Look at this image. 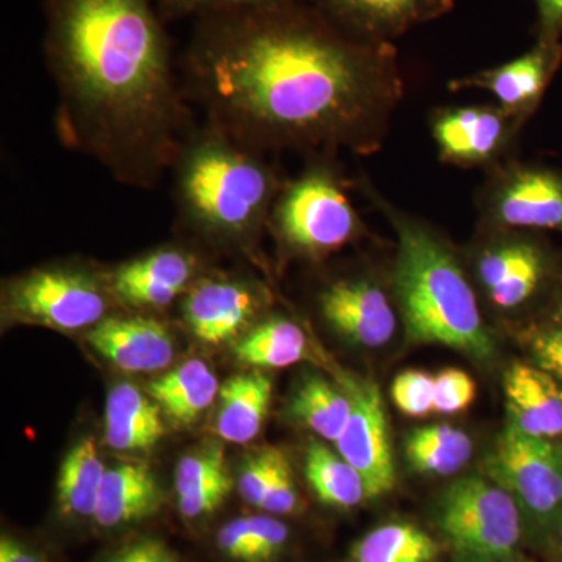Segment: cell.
Segmentation results:
<instances>
[{"label":"cell","mask_w":562,"mask_h":562,"mask_svg":"<svg viewBox=\"0 0 562 562\" xmlns=\"http://www.w3.org/2000/svg\"><path fill=\"white\" fill-rule=\"evenodd\" d=\"M181 81L206 124L306 158L382 149L405 88L392 44L350 38L308 2L199 18Z\"/></svg>","instance_id":"obj_1"},{"label":"cell","mask_w":562,"mask_h":562,"mask_svg":"<svg viewBox=\"0 0 562 562\" xmlns=\"http://www.w3.org/2000/svg\"><path fill=\"white\" fill-rule=\"evenodd\" d=\"M55 135L124 187L155 190L199 127L157 0H44Z\"/></svg>","instance_id":"obj_2"},{"label":"cell","mask_w":562,"mask_h":562,"mask_svg":"<svg viewBox=\"0 0 562 562\" xmlns=\"http://www.w3.org/2000/svg\"><path fill=\"white\" fill-rule=\"evenodd\" d=\"M395 233L391 284L406 342L449 347L479 361L495 346L464 261L430 222L392 203L371 180L355 181Z\"/></svg>","instance_id":"obj_3"},{"label":"cell","mask_w":562,"mask_h":562,"mask_svg":"<svg viewBox=\"0 0 562 562\" xmlns=\"http://www.w3.org/2000/svg\"><path fill=\"white\" fill-rule=\"evenodd\" d=\"M177 224L194 241L250 250L268 232L284 179L271 155L202 122L172 168Z\"/></svg>","instance_id":"obj_4"},{"label":"cell","mask_w":562,"mask_h":562,"mask_svg":"<svg viewBox=\"0 0 562 562\" xmlns=\"http://www.w3.org/2000/svg\"><path fill=\"white\" fill-rule=\"evenodd\" d=\"M349 187L335 157H310L294 179L284 181L272 206L268 232L280 250L321 261L360 241L366 224Z\"/></svg>","instance_id":"obj_5"},{"label":"cell","mask_w":562,"mask_h":562,"mask_svg":"<svg viewBox=\"0 0 562 562\" xmlns=\"http://www.w3.org/2000/svg\"><path fill=\"white\" fill-rule=\"evenodd\" d=\"M114 306L109 271L85 261L52 262L3 281V324L88 331Z\"/></svg>","instance_id":"obj_6"},{"label":"cell","mask_w":562,"mask_h":562,"mask_svg":"<svg viewBox=\"0 0 562 562\" xmlns=\"http://www.w3.org/2000/svg\"><path fill=\"white\" fill-rule=\"evenodd\" d=\"M435 522L452 562H508L527 531L513 495L476 473L454 480L442 492Z\"/></svg>","instance_id":"obj_7"},{"label":"cell","mask_w":562,"mask_h":562,"mask_svg":"<svg viewBox=\"0 0 562 562\" xmlns=\"http://www.w3.org/2000/svg\"><path fill=\"white\" fill-rule=\"evenodd\" d=\"M487 475L519 505L525 530L539 539L557 538L562 525V446L535 438L512 424L495 442Z\"/></svg>","instance_id":"obj_8"},{"label":"cell","mask_w":562,"mask_h":562,"mask_svg":"<svg viewBox=\"0 0 562 562\" xmlns=\"http://www.w3.org/2000/svg\"><path fill=\"white\" fill-rule=\"evenodd\" d=\"M480 228V227H479ZM472 283L498 313H517L549 286L554 261L535 232L480 228L472 249ZM469 272V271H468Z\"/></svg>","instance_id":"obj_9"},{"label":"cell","mask_w":562,"mask_h":562,"mask_svg":"<svg viewBox=\"0 0 562 562\" xmlns=\"http://www.w3.org/2000/svg\"><path fill=\"white\" fill-rule=\"evenodd\" d=\"M475 203L480 228L562 233V169L512 158L486 172Z\"/></svg>","instance_id":"obj_10"},{"label":"cell","mask_w":562,"mask_h":562,"mask_svg":"<svg viewBox=\"0 0 562 562\" xmlns=\"http://www.w3.org/2000/svg\"><path fill=\"white\" fill-rule=\"evenodd\" d=\"M430 133L439 160L490 172L512 160L524 122L497 103L447 105L431 110Z\"/></svg>","instance_id":"obj_11"},{"label":"cell","mask_w":562,"mask_h":562,"mask_svg":"<svg viewBox=\"0 0 562 562\" xmlns=\"http://www.w3.org/2000/svg\"><path fill=\"white\" fill-rule=\"evenodd\" d=\"M271 303L268 288L239 276L206 272L179 302L181 322L209 346L236 342L265 317Z\"/></svg>","instance_id":"obj_12"},{"label":"cell","mask_w":562,"mask_h":562,"mask_svg":"<svg viewBox=\"0 0 562 562\" xmlns=\"http://www.w3.org/2000/svg\"><path fill=\"white\" fill-rule=\"evenodd\" d=\"M316 310L339 338L364 349H379L391 342L401 317L391 281L383 284L369 273L328 281L317 292Z\"/></svg>","instance_id":"obj_13"},{"label":"cell","mask_w":562,"mask_h":562,"mask_svg":"<svg viewBox=\"0 0 562 562\" xmlns=\"http://www.w3.org/2000/svg\"><path fill=\"white\" fill-rule=\"evenodd\" d=\"M206 272L194 246L169 243L121 262L110 269L109 277L117 305L151 314L180 302Z\"/></svg>","instance_id":"obj_14"},{"label":"cell","mask_w":562,"mask_h":562,"mask_svg":"<svg viewBox=\"0 0 562 562\" xmlns=\"http://www.w3.org/2000/svg\"><path fill=\"white\" fill-rule=\"evenodd\" d=\"M342 390L349 395L351 413L336 449L364 480L369 501L394 490L395 464L390 422L379 384L372 379L344 375Z\"/></svg>","instance_id":"obj_15"},{"label":"cell","mask_w":562,"mask_h":562,"mask_svg":"<svg viewBox=\"0 0 562 562\" xmlns=\"http://www.w3.org/2000/svg\"><path fill=\"white\" fill-rule=\"evenodd\" d=\"M562 63L560 41L538 40L535 46L513 60L449 81V90L490 92L501 109L527 124L541 105Z\"/></svg>","instance_id":"obj_16"},{"label":"cell","mask_w":562,"mask_h":562,"mask_svg":"<svg viewBox=\"0 0 562 562\" xmlns=\"http://www.w3.org/2000/svg\"><path fill=\"white\" fill-rule=\"evenodd\" d=\"M338 31L369 44H392L417 25L438 20L453 0H308Z\"/></svg>","instance_id":"obj_17"},{"label":"cell","mask_w":562,"mask_h":562,"mask_svg":"<svg viewBox=\"0 0 562 562\" xmlns=\"http://www.w3.org/2000/svg\"><path fill=\"white\" fill-rule=\"evenodd\" d=\"M87 342L128 373L165 371L176 358L172 331L150 313L110 314L87 331Z\"/></svg>","instance_id":"obj_18"},{"label":"cell","mask_w":562,"mask_h":562,"mask_svg":"<svg viewBox=\"0 0 562 562\" xmlns=\"http://www.w3.org/2000/svg\"><path fill=\"white\" fill-rule=\"evenodd\" d=\"M166 497L157 476L143 462L106 469L92 528L122 532L160 514Z\"/></svg>","instance_id":"obj_19"},{"label":"cell","mask_w":562,"mask_h":562,"mask_svg":"<svg viewBox=\"0 0 562 562\" xmlns=\"http://www.w3.org/2000/svg\"><path fill=\"white\" fill-rule=\"evenodd\" d=\"M509 424L525 435L554 439L562 435V383L539 366L516 362L505 373Z\"/></svg>","instance_id":"obj_20"},{"label":"cell","mask_w":562,"mask_h":562,"mask_svg":"<svg viewBox=\"0 0 562 562\" xmlns=\"http://www.w3.org/2000/svg\"><path fill=\"white\" fill-rule=\"evenodd\" d=\"M233 484L224 449L217 443L184 454L173 480L181 519L198 524L213 517L227 501Z\"/></svg>","instance_id":"obj_21"},{"label":"cell","mask_w":562,"mask_h":562,"mask_svg":"<svg viewBox=\"0 0 562 562\" xmlns=\"http://www.w3.org/2000/svg\"><path fill=\"white\" fill-rule=\"evenodd\" d=\"M166 427L157 402L131 383L110 391L105 408V442L122 453L147 452L165 438Z\"/></svg>","instance_id":"obj_22"},{"label":"cell","mask_w":562,"mask_h":562,"mask_svg":"<svg viewBox=\"0 0 562 562\" xmlns=\"http://www.w3.org/2000/svg\"><path fill=\"white\" fill-rule=\"evenodd\" d=\"M272 380L260 371L238 373L221 386L214 431L224 441L249 443L260 435L272 401Z\"/></svg>","instance_id":"obj_23"},{"label":"cell","mask_w":562,"mask_h":562,"mask_svg":"<svg viewBox=\"0 0 562 562\" xmlns=\"http://www.w3.org/2000/svg\"><path fill=\"white\" fill-rule=\"evenodd\" d=\"M105 473L95 442L90 438L77 442L66 454L58 472V516L69 524L92 527Z\"/></svg>","instance_id":"obj_24"},{"label":"cell","mask_w":562,"mask_h":562,"mask_svg":"<svg viewBox=\"0 0 562 562\" xmlns=\"http://www.w3.org/2000/svg\"><path fill=\"white\" fill-rule=\"evenodd\" d=\"M220 391L216 373L202 360L183 362L147 386V394L160 406L162 416L177 425L198 422Z\"/></svg>","instance_id":"obj_25"},{"label":"cell","mask_w":562,"mask_h":562,"mask_svg":"<svg viewBox=\"0 0 562 562\" xmlns=\"http://www.w3.org/2000/svg\"><path fill=\"white\" fill-rule=\"evenodd\" d=\"M235 357L255 369H283L312 358V342L299 322L281 314L258 321L233 346Z\"/></svg>","instance_id":"obj_26"},{"label":"cell","mask_w":562,"mask_h":562,"mask_svg":"<svg viewBox=\"0 0 562 562\" xmlns=\"http://www.w3.org/2000/svg\"><path fill=\"white\" fill-rule=\"evenodd\" d=\"M290 527L271 514L227 520L214 536L217 553L227 562H279L290 543Z\"/></svg>","instance_id":"obj_27"},{"label":"cell","mask_w":562,"mask_h":562,"mask_svg":"<svg viewBox=\"0 0 562 562\" xmlns=\"http://www.w3.org/2000/svg\"><path fill=\"white\" fill-rule=\"evenodd\" d=\"M305 476L317 501L336 509H351L369 501L360 472L324 442L306 447Z\"/></svg>","instance_id":"obj_28"},{"label":"cell","mask_w":562,"mask_h":562,"mask_svg":"<svg viewBox=\"0 0 562 562\" xmlns=\"http://www.w3.org/2000/svg\"><path fill=\"white\" fill-rule=\"evenodd\" d=\"M439 542L409 522L379 525L351 546L346 562H436Z\"/></svg>","instance_id":"obj_29"},{"label":"cell","mask_w":562,"mask_h":562,"mask_svg":"<svg viewBox=\"0 0 562 562\" xmlns=\"http://www.w3.org/2000/svg\"><path fill=\"white\" fill-rule=\"evenodd\" d=\"M473 454L468 432L452 425H430L409 432L405 457L414 471L425 475L449 476L461 472Z\"/></svg>","instance_id":"obj_30"},{"label":"cell","mask_w":562,"mask_h":562,"mask_svg":"<svg viewBox=\"0 0 562 562\" xmlns=\"http://www.w3.org/2000/svg\"><path fill=\"white\" fill-rule=\"evenodd\" d=\"M288 413L319 438L336 442L349 422L351 403L346 391L333 386L324 376L312 375L299 384Z\"/></svg>","instance_id":"obj_31"},{"label":"cell","mask_w":562,"mask_h":562,"mask_svg":"<svg viewBox=\"0 0 562 562\" xmlns=\"http://www.w3.org/2000/svg\"><path fill=\"white\" fill-rule=\"evenodd\" d=\"M295 2H308V0H157V5L162 20L168 22L181 20V18L199 20L210 14L231 13V11L271 9V7Z\"/></svg>","instance_id":"obj_32"},{"label":"cell","mask_w":562,"mask_h":562,"mask_svg":"<svg viewBox=\"0 0 562 562\" xmlns=\"http://www.w3.org/2000/svg\"><path fill=\"white\" fill-rule=\"evenodd\" d=\"M391 397L405 416H427L435 412V376L414 369L398 373L391 386Z\"/></svg>","instance_id":"obj_33"},{"label":"cell","mask_w":562,"mask_h":562,"mask_svg":"<svg viewBox=\"0 0 562 562\" xmlns=\"http://www.w3.org/2000/svg\"><path fill=\"white\" fill-rule=\"evenodd\" d=\"M301 509V495L295 486L290 461L281 450L273 452L271 482L266 491L261 513L276 517L292 516Z\"/></svg>","instance_id":"obj_34"},{"label":"cell","mask_w":562,"mask_h":562,"mask_svg":"<svg viewBox=\"0 0 562 562\" xmlns=\"http://www.w3.org/2000/svg\"><path fill=\"white\" fill-rule=\"evenodd\" d=\"M94 562H184L168 542L157 536L138 535L102 553Z\"/></svg>","instance_id":"obj_35"},{"label":"cell","mask_w":562,"mask_h":562,"mask_svg":"<svg viewBox=\"0 0 562 562\" xmlns=\"http://www.w3.org/2000/svg\"><path fill=\"white\" fill-rule=\"evenodd\" d=\"M475 382L461 369H446L435 376V413L465 412L475 401Z\"/></svg>","instance_id":"obj_36"},{"label":"cell","mask_w":562,"mask_h":562,"mask_svg":"<svg viewBox=\"0 0 562 562\" xmlns=\"http://www.w3.org/2000/svg\"><path fill=\"white\" fill-rule=\"evenodd\" d=\"M273 452L276 449H266L249 458L244 464L238 484H236L243 501L257 509L261 508L266 491L271 482Z\"/></svg>","instance_id":"obj_37"},{"label":"cell","mask_w":562,"mask_h":562,"mask_svg":"<svg viewBox=\"0 0 562 562\" xmlns=\"http://www.w3.org/2000/svg\"><path fill=\"white\" fill-rule=\"evenodd\" d=\"M530 346L539 368L562 383V328L547 325L530 335Z\"/></svg>","instance_id":"obj_38"},{"label":"cell","mask_w":562,"mask_h":562,"mask_svg":"<svg viewBox=\"0 0 562 562\" xmlns=\"http://www.w3.org/2000/svg\"><path fill=\"white\" fill-rule=\"evenodd\" d=\"M0 562H54L43 550L20 536L2 532L0 536Z\"/></svg>","instance_id":"obj_39"},{"label":"cell","mask_w":562,"mask_h":562,"mask_svg":"<svg viewBox=\"0 0 562 562\" xmlns=\"http://www.w3.org/2000/svg\"><path fill=\"white\" fill-rule=\"evenodd\" d=\"M538 11V40L560 41L562 36V0H535Z\"/></svg>","instance_id":"obj_40"},{"label":"cell","mask_w":562,"mask_h":562,"mask_svg":"<svg viewBox=\"0 0 562 562\" xmlns=\"http://www.w3.org/2000/svg\"><path fill=\"white\" fill-rule=\"evenodd\" d=\"M552 325H557V327L562 328V291L560 292V295H558L557 302H554Z\"/></svg>","instance_id":"obj_41"},{"label":"cell","mask_w":562,"mask_h":562,"mask_svg":"<svg viewBox=\"0 0 562 562\" xmlns=\"http://www.w3.org/2000/svg\"><path fill=\"white\" fill-rule=\"evenodd\" d=\"M557 539H558V546H560V554H561V561H562V525H561L560 531H558Z\"/></svg>","instance_id":"obj_42"},{"label":"cell","mask_w":562,"mask_h":562,"mask_svg":"<svg viewBox=\"0 0 562 562\" xmlns=\"http://www.w3.org/2000/svg\"><path fill=\"white\" fill-rule=\"evenodd\" d=\"M508 562H531L527 560H522V558L514 557L513 560H509Z\"/></svg>","instance_id":"obj_43"}]
</instances>
